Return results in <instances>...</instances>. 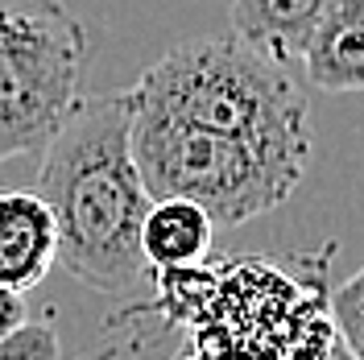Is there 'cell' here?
<instances>
[{
    "mask_svg": "<svg viewBox=\"0 0 364 360\" xmlns=\"http://www.w3.org/2000/svg\"><path fill=\"white\" fill-rule=\"evenodd\" d=\"M161 307L195 323L199 360H327L336 348L323 286H298L261 257L158 270Z\"/></svg>",
    "mask_w": 364,
    "mask_h": 360,
    "instance_id": "cell-3",
    "label": "cell"
},
{
    "mask_svg": "<svg viewBox=\"0 0 364 360\" xmlns=\"http://www.w3.org/2000/svg\"><path fill=\"white\" fill-rule=\"evenodd\" d=\"M336 0H228L232 38L269 54L277 63H302L315 25Z\"/></svg>",
    "mask_w": 364,
    "mask_h": 360,
    "instance_id": "cell-7",
    "label": "cell"
},
{
    "mask_svg": "<svg viewBox=\"0 0 364 360\" xmlns=\"http://www.w3.org/2000/svg\"><path fill=\"white\" fill-rule=\"evenodd\" d=\"M215 220L191 199H154L141 224V253L145 265L158 270H186L211 253Z\"/></svg>",
    "mask_w": 364,
    "mask_h": 360,
    "instance_id": "cell-9",
    "label": "cell"
},
{
    "mask_svg": "<svg viewBox=\"0 0 364 360\" xmlns=\"http://www.w3.org/2000/svg\"><path fill=\"white\" fill-rule=\"evenodd\" d=\"M58 265V228L38 191H0V286L33 290Z\"/></svg>",
    "mask_w": 364,
    "mask_h": 360,
    "instance_id": "cell-6",
    "label": "cell"
},
{
    "mask_svg": "<svg viewBox=\"0 0 364 360\" xmlns=\"http://www.w3.org/2000/svg\"><path fill=\"white\" fill-rule=\"evenodd\" d=\"M331 327L348 360H364V265L331 294Z\"/></svg>",
    "mask_w": 364,
    "mask_h": 360,
    "instance_id": "cell-10",
    "label": "cell"
},
{
    "mask_svg": "<svg viewBox=\"0 0 364 360\" xmlns=\"http://www.w3.org/2000/svg\"><path fill=\"white\" fill-rule=\"evenodd\" d=\"M0 360H58L54 319H25L9 336H0Z\"/></svg>",
    "mask_w": 364,
    "mask_h": 360,
    "instance_id": "cell-11",
    "label": "cell"
},
{
    "mask_svg": "<svg viewBox=\"0 0 364 360\" xmlns=\"http://www.w3.org/2000/svg\"><path fill=\"white\" fill-rule=\"evenodd\" d=\"M29 319V307H25V294L0 286V336H9L13 327H21Z\"/></svg>",
    "mask_w": 364,
    "mask_h": 360,
    "instance_id": "cell-12",
    "label": "cell"
},
{
    "mask_svg": "<svg viewBox=\"0 0 364 360\" xmlns=\"http://www.w3.org/2000/svg\"><path fill=\"white\" fill-rule=\"evenodd\" d=\"M38 195L58 228V265L100 294H124L149 273L141 224L154 195L133 158V100L79 95L42 149Z\"/></svg>",
    "mask_w": 364,
    "mask_h": 360,
    "instance_id": "cell-1",
    "label": "cell"
},
{
    "mask_svg": "<svg viewBox=\"0 0 364 360\" xmlns=\"http://www.w3.org/2000/svg\"><path fill=\"white\" fill-rule=\"evenodd\" d=\"M306 83L318 91H364V0H336L302 50Z\"/></svg>",
    "mask_w": 364,
    "mask_h": 360,
    "instance_id": "cell-8",
    "label": "cell"
},
{
    "mask_svg": "<svg viewBox=\"0 0 364 360\" xmlns=\"http://www.w3.org/2000/svg\"><path fill=\"white\" fill-rule=\"evenodd\" d=\"M129 100L145 112L311 158V116L298 79L286 63L245 46L240 38L178 42L154 67H145Z\"/></svg>",
    "mask_w": 364,
    "mask_h": 360,
    "instance_id": "cell-2",
    "label": "cell"
},
{
    "mask_svg": "<svg viewBox=\"0 0 364 360\" xmlns=\"http://www.w3.org/2000/svg\"><path fill=\"white\" fill-rule=\"evenodd\" d=\"M178 360H199V356H178ZM327 360H348V356H343V348H340V344H336V348L327 352Z\"/></svg>",
    "mask_w": 364,
    "mask_h": 360,
    "instance_id": "cell-13",
    "label": "cell"
},
{
    "mask_svg": "<svg viewBox=\"0 0 364 360\" xmlns=\"http://www.w3.org/2000/svg\"><path fill=\"white\" fill-rule=\"evenodd\" d=\"M133 158L154 199L199 203L215 228H240L282 207L311 162L145 108H133Z\"/></svg>",
    "mask_w": 364,
    "mask_h": 360,
    "instance_id": "cell-4",
    "label": "cell"
},
{
    "mask_svg": "<svg viewBox=\"0 0 364 360\" xmlns=\"http://www.w3.org/2000/svg\"><path fill=\"white\" fill-rule=\"evenodd\" d=\"M87 29L63 0H0V162L42 154L83 95Z\"/></svg>",
    "mask_w": 364,
    "mask_h": 360,
    "instance_id": "cell-5",
    "label": "cell"
}]
</instances>
